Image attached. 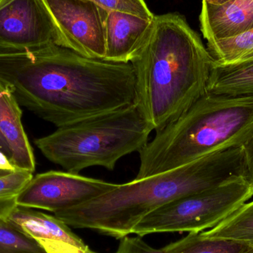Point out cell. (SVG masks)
I'll return each instance as SVG.
<instances>
[{
  "mask_svg": "<svg viewBox=\"0 0 253 253\" xmlns=\"http://www.w3.org/2000/svg\"><path fill=\"white\" fill-rule=\"evenodd\" d=\"M205 1L210 3V4L219 5V4H224V3L227 2V1H230V0H205Z\"/></svg>",
  "mask_w": 253,
  "mask_h": 253,
  "instance_id": "cell-25",
  "label": "cell"
},
{
  "mask_svg": "<svg viewBox=\"0 0 253 253\" xmlns=\"http://www.w3.org/2000/svg\"><path fill=\"white\" fill-rule=\"evenodd\" d=\"M117 186L67 171H48L33 176L18 195L16 204L55 213L93 200Z\"/></svg>",
  "mask_w": 253,
  "mask_h": 253,
  "instance_id": "cell-8",
  "label": "cell"
},
{
  "mask_svg": "<svg viewBox=\"0 0 253 253\" xmlns=\"http://www.w3.org/2000/svg\"><path fill=\"white\" fill-rule=\"evenodd\" d=\"M0 151L4 153L10 159V150H9L8 145H7V142H6L5 140L4 139L2 135H1V132H0Z\"/></svg>",
  "mask_w": 253,
  "mask_h": 253,
  "instance_id": "cell-24",
  "label": "cell"
},
{
  "mask_svg": "<svg viewBox=\"0 0 253 253\" xmlns=\"http://www.w3.org/2000/svg\"><path fill=\"white\" fill-rule=\"evenodd\" d=\"M208 93L221 96H253V59L230 64L213 62Z\"/></svg>",
  "mask_w": 253,
  "mask_h": 253,
  "instance_id": "cell-14",
  "label": "cell"
},
{
  "mask_svg": "<svg viewBox=\"0 0 253 253\" xmlns=\"http://www.w3.org/2000/svg\"><path fill=\"white\" fill-rule=\"evenodd\" d=\"M115 253H165L163 250L156 249L147 245L141 236L126 237L121 239L118 249Z\"/></svg>",
  "mask_w": 253,
  "mask_h": 253,
  "instance_id": "cell-21",
  "label": "cell"
},
{
  "mask_svg": "<svg viewBox=\"0 0 253 253\" xmlns=\"http://www.w3.org/2000/svg\"><path fill=\"white\" fill-rule=\"evenodd\" d=\"M248 177L253 181V134L242 147Z\"/></svg>",
  "mask_w": 253,
  "mask_h": 253,
  "instance_id": "cell-22",
  "label": "cell"
},
{
  "mask_svg": "<svg viewBox=\"0 0 253 253\" xmlns=\"http://www.w3.org/2000/svg\"><path fill=\"white\" fill-rule=\"evenodd\" d=\"M201 234L210 239L253 244V200L244 204L215 227Z\"/></svg>",
  "mask_w": 253,
  "mask_h": 253,
  "instance_id": "cell-15",
  "label": "cell"
},
{
  "mask_svg": "<svg viewBox=\"0 0 253 253\" xmlns=\"http://www.w3.org/2000/svg\"><path fill=\"white\" fill-rule=\"evenodd\" d=\"M152 131L132 103L57 128L34 143L46 159L67 172L79 174L95 166L114 170L122 158L145 147Z\"/></svg>",
  "mask_w": 253,
  "mask_h": 253,
  "instance_id": "cell-5",
  "label": "cell"
},
{
  "mask_svg": "<svg viewBox=\"0 0 253 253\" xmlns=\"http://www.w3.org/2000/svg\"><path fill=\"white\" fill-rule=\"evenodd\" d=\"M60 33L63 47L90 58L106 54L108 11L89 0H43Z\"/></svg>",
  "mask_w": 253,
  "mask_h": 253,
  "instance_id": "cell-9",
  "label": "cell"
},
{
  "mask_svg": "<svg viewBox=\"0 0 253 253\" xmlns=\"http://www.w3.org/2000/svg\"><path fill=\"white\" fill-rule=\"evenodd\" d=\"M199 20L207 41L237 37L253 29V0H230L219 5L202 0Z\"/></svg>",
  "mask_w": 253,
  "mask_h": 253,
  "instance_id": "cell-12",
  "label": "cell"
},
{
  "mask_svg": "<svg viewBox=\"0 0 253 253\" xmlns=\"http://www.w3.org/2000/svg\"><path fill=\"white\" fill-rule=\"evenodd\" d=\"M51 45L63 47V42L43 0H0V53Z\"/></svg>",
  "mask_w": 253,
  "mask_h": 253,
  "instance_id": "cell-7",
  "label": "cell"
},
{
  "mask_svg": "<svg viewBox=\"0 0 253 253\" xmlns=\"http://www.w3.org/2000/svg\"><path fill=\"white\" fill-rule=\"evenodd\" d=\"M32 178L33 173L22 169L0 176V221H7L17 207L18 195Z\"/></svg>",
  "mask_w": 253,
  "mask_h": 253,
  "instance_id": "cell-18",
  "label": "cell"
},
{
  "mask_svg": "<svg viewBox=\"0 0 253 253\" xmlns=\"http://www.w3.org/2000/svg\"><path fill=\"white\" fill-rule=\"evenodd\" d=\"M214 62L230 64L253 59V29L231 38L208 40Z\"/></svg>",
  "mask_w": 253,
  "mask_h": 253,
  "instance_id": "cell-17",
  "label": "cell"
},
{
  "mask_svg": "<svg viewBox=\"0 0 253 253\" xmlns=\"http://www.w3.org/2000/svg\"><path fill=\"white\" fill-rule=\"evenodd\" d=\"M14 172V171H6L2 170V169H0V176H2V175H7V174L10 173V172Z\"/></svg>",
  "mask_w": 253,
  "mask_h": 253,
  "instance_id": "cell-26",
  "label": "cell"
},
{
  "mask_svg": "<svg viewBox=\"0 0 253 253\" xmlns=\"http://www.w3.org/2000/svg\"><path fill=\"white\" fill-rule=\"evenodd\" d=\"M245 253H253V244H252V245H251L249 249H248V251H247V252Z\"/></svg>",
  "mask_w": 253,
  "mask_h": 253,
  "instance_id": "cell-27",
  "label": "cell"
},
{
  "mask_svg": "<svg viewBox=\"0 0 253 253\" xmlns=\"http://www.w3.org/2000/svg\"><path fill=\"white\" fill-rule=\"evenodd\" d=\"M0 81L20 106L57 126H71L133 103V66L90 59L51 45L0 53Z\"/></svg>",
  "mask_w": 253,
  "mask_h": 253,
  "instance_id": "cell-1",
  "label": "cell"
},
{
  "mask_svg": "<svg viewBox=\"0 0 253 253\" xmlns=\"http://www.w3.org/2000/svg\"><path fill=\"white\" fill-rule=\"evenodd\" d=\"M0 253H44L31 238L7 221H0Z\"/></svg>",
  "mask_w": 253,
  "mask_h": 253,
  "instance_id": "cell-19",
  "label": "cell"
},
{
  "mask_svg": "<svg viewBox=\"0 0 253 253\" xmlns=\"http://www.w3.org/2000/svg\"><path fill=\"white\" fill-rule=\"evenodd\" d=\"M244 175H248L243 148L230 149L168 172L118 184L108 193L54 215L69 227L122 239L161 207Z\"/></svg>",
  "mask_w": 253,
  "mask_h": 253,
  "instance_id": "cell-3",
  "label": "cell"
},
{
  "mask_svg": "<svg viewBox=\"0 0 253 253\" xmlns=\"http://www.w3.org/2000/svg\"><path fill=\"white\" fill-rule=\"evenodd\" d=\"M107 11H118L153 20L152 13L144 0H89Z\"/></svg>",
  "mask_w": 253,
  "mask_h": 253,
  "instance_id": "cell-20",
  "label": "cell"
},
{
  "mask_svg": "<svg viewBox=\"0 0 253 253\" xmlns=\"http://www.w3.org/2000/svg\"><path fill=\"white\" fill-rule=\"evenodd\" d=\"M214 59L199 34L178 13L154 16L150 35L130 62L133 103L156 132L208 93Z\"/></svg>",
  "mask_w": 253,
  "mask_h": 253,
  "instance_id": "cell-2",
  "label": "cell"
},
{
  "mask_svg": "<svg viewBox=\"0 0 253 253\" xmlns=\"http://www.w3.org/2000/svg\"><path fill=\"white\" fill-rule=\"evenodd\" d=\"M22 111L10 89L0 81V132L16 169L34 173L35 156L22 123Z\"/></svg>",
  "mask_w": 253,
  "mask_h": 253,
  "instance_id": "cell-13",
  "label": "cell"
},
{
  "mask_svg": "<svg viewBox=\"0 0 253 253\" xmlns=\"http://www.w3.org/2000/svg\"><path fill=\"white\" fill-rule=\"evenodd\" d=\"M0 169L6 171H16L18 169L13 165L10 158L1 151H0Z\"/></svg>",
  "mask_w": 253,
  "mask_h": 253,
  "instance_id": "cell-23",
  "label": "cell"
},
{
  "mask_svg": "<svg viewBox=\"0 0 253 253\" xmlns=\"http://www.w3.org/2000/svg\"><path fill=\"white\" fill-rule=\"evenodd\" d=\"M253 134V96L207 93L139 152L136 179L242 147Z\"/></svg>",
  "mask_w": 253,
  "mask_h": 253,
  "instance_id": "cell-4",
  "label": "cell"
},
{
  "mask_svg": "<svg viewBox=\"0 0 253 253\" xmlns=\"http://www.w3.org/2000/svg\"><path fill=\"white\" fill-rule=\"evenodd\" d=\"M7 221L31 238L44 253H98L54 215L17 206Z\"/></svg>",
  "mask_w": 253,
  "mask_h": 253,
  "instance_id": "cell-10",
  "label": "cell"
},
{
  "mask_svg": "<svg viewBox=\"0 0 253 253\" xmlns=\"http://www.w3.org/2000/svg\"><path fill=\"white\" fill-rule=\"evenodd\" d=\"M253 198L252 180L246 175L233 177L161 207L144 217L132 233L141 237L153 233H200L215 227Z\"/></svg>",
  "mask_w": 253,
  "mask_h": 253,
  "instance_id": "cell-6",
  "label": "cell"
},
{
  "mask_svg": "<svg viewBox=\"0 0 253 253\" xmlns=\"http://www.w3.org/2000/svg\"><path fill=\"white\" fill-rule=\"evenodd\" d=\"M251 245L226 239H210L200 233L186 237L162 248L165 253H245Z\"/></svg>",
  "mask_w": 253,
  "mask_h": 253,
  "instance_id": "cell-16",
  "label": "cell"
},
{
  "mask_svg": "<svg viewBox=\"0 0 253 253\" xmlns=\"http://www.w3.org/2000/svg\"><path fill=\"white\" fill-rule=\"evenodd\" d=\"M153 21L123 12H108L104 60L119 63L132 62L147 41Z\"/></svg>",
  "mask_w": 253,
  "mask_h": 253,
  "instance_id": "cell-11",
  "label": "cell"
}]
</instances>
